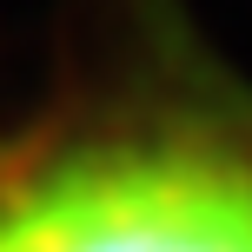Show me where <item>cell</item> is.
Masks as SVG:
<instances>
[{
	"label": "cell",
	"mask_w": 252,
	"mask_h": 252,
	"mask_svg": "<svg viewBox=\"0 0 252 252\" xmlns=\"http://www.w3.org/2000/svg\"><path fill=\"white\" fill-rule=\"evenodd\" d=\"M0 252H252V139L120 126L0 179Z\"/></svg>",
	"instance_id": "cell-1"
}]
</instances>
